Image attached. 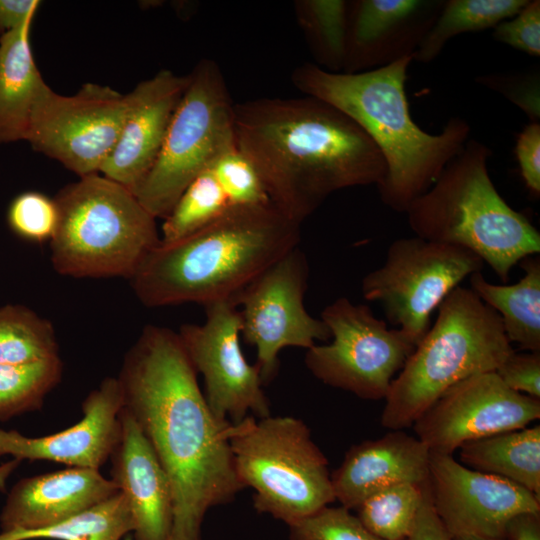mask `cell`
Instances as JSON below:
<instances>
[{"mask_svg": "<svg viewBox=\"0 0 540 540\" xmlns=\"http://www.w3.org/2000/svg\"><path fill=\"white\" fill-rule=\"evenodd\" d=\"M59 356L52 324L22 305L0 307V365Z\"/></svg>", "mask_w": 540, "mask_h": 540, "instance_id": "29", "label": "cell"}, {"mask_svg": "<svg viewBox=\"0 0 540 540\" xmlns=\"http://www.w3.org/2000/svg\"><path fill=\"white\" fill-rule=\"evenodd\" d=\"M476 82L496 91L514 103L529 117L530 122L540 123L538 73L482 75L476 78Z\"/></svg>", "mask_w": 540, "mask_h": 540, "instance_id": "36", "label": "cell"}, {"mask_svg": "<svg viewBox=\"0 0 540 540\" xmlns=\"http://www.w3.org/2000/svg\"><path fill=\"white\" fill-rule=\"evenodd\" d=\"M54 200L58 224L50 250L59 274L131 279L161 241L156 218L136 196L99 173L80 177Z\"/></svg>", "mask_w": 540, "mask_h": 540, "instance_id": "7", "label": "cell"}, {"mask_svg": "<svg viewBox=\"0 0 540 540\" xmlns=\"http://www.w3.org/2000/svg\"><path fill=\"white\" fill-rule=\"evenodd\" d=\"M515 155L529 193L540 196V123L530 122L518 134Z\"/></svg>", "mask_w": 540, "mask_h": 540, "instance_id": "39", "label": "cell"}, {"mask_svg": "<svg viewBox=\"0 0 540 540\" xmlns=\"http://www.w3.org/2000/svg\"><path fill=\"white\" fill-rule=\"evenodd\" d=\"M21 462L20 459L12 458L0 464V491L5 490L9 477L20 466Z\"/></svg>", "mask_w": 540, "mask_h": 540, "instance_id": "43", "label": "cell"}, {"mask_svg": "<svg viewBox=\"0 0 540 540\" xmlns=\"http://www.w3.org/2000/svg\"><path fill=\"white\" fill-rule=\"evenodd\" d=\"M431 452L416 436L390 430L384 436L364 440L346 452L331 473L335 500L355 510L370 495L406 483L425 484Z\"/></svg>", "mask_w": 540, "mask_h": 540, "instance_id": "22", "label": "cell"}, {"mask_svg": "<svg viewBox=\"0 0 540 540\" xmlns=\"http://www.w3.org/2000/svg\"><path fill=\"white\" fill-rule=\"evenodd\" d=\"M349 1L301 0L295 14L310 50L320 68L341 73L348 24Z\"/></svg>", "mask_w": 540, "mask_h": 540, "instance_id": "28", "label": "cell"}, {"mask_svg": "<svg viewBox=\"0 0 540 540\" xmlns=\"http://www.w3.org/2000/svg\"><path fill=\"white\" fill-rule=\"evenodd\" d=\"M123 540H133L131 534L127 535Z\"/></svg>", "mask_w": 540, "mask_h": 540, "instance_id": "45", "label": "cell"}, {"mask_svg": "<svg viewBox=\"0 0 540 540\" xmlns=\"http://www.w3.org/2000/svg\"><path fill=\"white\" fill-rule=\"evenodd\" d=\"M208 167L233 209L271 202L259 173L236 144L220 154Z\"/></svg>", "mask_w": 540, "mask_h": 540, "instance_id": "33", "label": "cell"}, {"mask_svg": "<svg viewBox=\"0 0 540 540\" xmlns=\"http://www.w3.org/2000/svg\"><path fill=\"white\" fill-rule=\"evenodd\" d=\"M491 155L468 139L405 214L415 236L473 252L506 283L516 264L540 252V233L499 194L488 171Z\"/></svg>", "mask_w": 540, "mask_h": 540, "instance_id": "5", "label": "cell"}, {"mask_svg": "<svg viewBox=\"0 0 540 540\" xmlns=\"http://www.w3.org/2000/svg\"><path fill=\"white\" fill-rule=\"evenodd\" d=\"M300 225L272 202L235 208L173 242H159L130 279L141 303L162 307L233 300L300 242Z\"/></svg>", "mask_w": 540, "mask_h": 540, "instance_id": "4", "label": "cell"}, {"mask_svg": "<svg viewBox=\"0 0 540 540\" xmlns=\"http://www.w3.org/2000/svg\"><path fill=\"white\" fill-rule=\"evenodd\" d=\"M117 378L123 408L170 480V540H201L207 512L244 489L229 444L231 423L210 410L179 334L169 328L146 326Z\"/></svg>", "mask_w": 540, "mask_h": 540, "instance_id": "1", "label": "cell"}, {"mask_svg": "<svg viewBox=\"0 0 540 540\" xmlns=\"http://www.w3.org/2000/svg\"><path fill=\"white\" fill-rule=\"evenodd\" d=\"M453 540H507V539L506 538H483V537L466 536V537L453 538Z\"/></svg>", "mask_w": 540, "mask_h": 540, "instance_id": "44", "label": "cell"}, {"mask_svg": "<svg viewBox=\"0 0 540 540\" xmlns=\"http://www.w3.org/2000/svg\"><path fill=\"white\" fill-rule=\"evenodd\" d=\"M483 266L465 248L417 236L399 238L390 244L383 265L362 279V295L378 302L388 322L417 346L445 297Z\"/></svg>", "mask_w": 540, "mask_h": 540, "instance_id": "10", "label": "cell"}, {"mask_svg": "<svg viewBox=\"0 0 540 540\" xmlns=\"http://www.w3.org/2000/svg\"><path fill=\"white\" fill-rule=\"evenodd\" d=\"M127 110V95L109 86L85 83L76 94L64 96L46 85L34 107L27 141L79 177L98 174Z\"/></svg>", "mask_w": 540, "mask_h": 540, "instance_id": "13", "label": "cell"}, {"mask_svg": "<svg viewBox=\"0 0 540 540\" xmlns=\"http://www.w3.org/2000/svg\"><path fill=\"white\" fill-rule=\"evenodd\" d=\"M60 356L13 365H0V420L38 410L60 382Z\"/></svg>", "mask_w": 540, "mask_h": 540, "instance_id": "30", "label": "cell"}, {"mask_svg": "<svg viewBox=\"0 0 540 540\" xmlns=\"http://www.w3.org/2000/svg\"><path fill=\"white\" fill-rule=\"evenodd\" d=\"M121 434L110 456L111 480L126 497L133 540H170L173 495L170 480L133 417L123 408Z\"/></svg>", "mask_w": 540, "mask_h": 540, "instance_id": "21", "label": "cell"}, {"mask_svg": "<svg viewBox=\"0 0 540 540\" xmlns=\"http://www.w3.org/2000/svg\"><path fill=\"white\" fill-rule=\"evenodd\" d=\"M321 319L330 342L306 350L307 369L324 384L361 399H385L416 344L400 329H389L370 307L346 297L327 305Z\"/></svg>", "mask_w": 540, "mask_h": 540, "instance_id": "11", "label": "cell"}, {"mask_svg": "<svg viewBox=\"0 0 540 540\" xmlns=\"http://www.w3.org/2000/svg\"><path fill=\"white\" fill-rule=\"evenodd\" d=\"M288 527L289 540H381L341 505L325 506Z\"/></svg>", "mask_w": 540, "mask_h": 540, "instance_id": "34", "label": "cell"}, {"mask_svg": "<svg viewBox=\"0 0 540 540\" xmlns=\"http://www.w3.org/2000/svg\"><path fill=\"white\" fill-rule=\"evenodd\" d=\"M234 106L218 64L201 60L189 74L157 159L135 193L156 219H165L191 181L235 146Z\"/></svg>", "mask_w": 540, "mask_h": 540, "instance_id": "9", "label": "cell"}, {"mask_svg": "<svg viewBox=\"0 0 540 540\" xmlns=\"http://www.w3.org/2000/svg\"><path fill=\"white\" fill-rule=\"evenodd\" d=\"M443 3V0L349 1L341 73L369 71L412 57Z\"/></svg>", "mask_w": 540, "mask_h": 540, "instance_id": "18", "label": "cell"}, {"mask_svg": "<svg viewBox=\"0 0 540 540\" xmlns=\"http://www.w3.org/2000/svg\"><path fill=\"white\" fill-rule=\"evenodd\" d=\"M229 444L258 513L290 525L336 501L328 460L301 419L247 416L231 423Z\"/></svg>", "mask_w": 540, "mask_h": 540, "instance_id": "8", "label": "cell"}, {"mask_svg": "<svg viewBox=\"0 0 540 540\" xmlns=\"http://www.w3.org/2000/svg\"><path fill=\"white\" fill-rule=\"evenodd\" d=\"M232 209L225 192L207 167L186 187L164 219L161 242H173L190 235Z\"/></svg>", "mask_w": 540, "mask_h": 540, "instance_id": "31", "label": "cell"}, {"mask_svg": "<svg viewBox=\"0 0 540 540\" xmlns=\"http://www.w3.org/2000/svg\"><path fill=\"white\" fill-rule=\"evenodd\" d=\"M123 394L118 378L107 377L82 403V418L71 427L28 437L0 428V457L46 460L68 467L100 470L110 459L121 434Z\"/></svg>", "mask_w": 540, "mask_h": 540, "instance_id": "17", "label": "cell"}, {"mask_svg": "<svg viewBox=\"0 0 540 540\" xmlns=\"http://www.w3.org/2000/svg\"><path fill=\"white\" fill-rule=\"evenodd\" d=\"M529 0H447L434 24L412 56L427 64L434 61L454 37L494 28L518 13Z\"/></svg>", "mask_w": 540, "mask_h": 540, "instance_id": "26", "label": "cell"}, {"mask_svg": "<svg viewBox=\"0 0 540 540\" xmlns=\"http://www.w3.org/2000/svg\"><path fill=\"white\" fill-rule=\"evenodd\" d=\"M189 75L163 69L127 95L121 132L100 173L134 195L152 169Z\"/></svg>", "mask_w": 540, "mask_h": 540, "instance_id": "19", "label": "cell"}, {"mask_svg": "<svg viewBox=\"0 0 540 540\" xmlns=\"http://www.w3.org/2000/svg\"><path fill=\"white\" fill-rule=\"evenodd\" d=\"M523 277L512 285H496L480 272L469 276L471 290L500 317L510 343L527 352H540V258L518 263Z\"/></svg>", "mask_w": 540, "mask_h": 540, "instance_id": "24", "label": "cell"}, {"mask_svg": "<svg viewBox=\"0 0 540 540\" xmlns=\"http://www.w3.org/2000/svg\"><path fill=\"white\" fill-rule=\"evenodd\" d=\"M31 22L0 36V143L27 141L34 107L47 85L32 55Z\"/></svg>", "mask_w": 540, "mask_h": 540, "instance_id": "23", "label": "cell"}, {"mask_svg": "<svg viewBox=\"0 0 540 540\" xmlns=\"http://www.w3.org/2000/svg\"><path fill=\"white\" fill-rule=\"evenodd\" d=\"M412 57L359 73H333L305 63L292 82L351 118L372 140L386 164L377 185L381 201L397 213L425 193L467 142L471 127L451 117L439 134L421 129L412 119L405 91Z\"/></svg>", "mask_w": 540, "mask_h": 540, "instance_id": "3", "label": "cell"}, {"mask_svg": "<svg viewBox=\"0 0 540 540\" xmlns=\"http://www.w3.org/2000/svg\"><path fill=\"white\" fill-rule=\"evenodd\" d=\"M493 39L533 57L540 55V1L529 0L515 15L493 28Z\"/></svg>", "mask_w": 540, "mask_h": 540, "instance_id": "37", "label": "cell"}, {"mask_svg": "<svg viewBox=\"0 0 540 540\" xmlns=\"http://www.w3.org/2000/svg\"><path fill=\"white\" fill-rule=\"evenodd\" d=\"M407 540H453L435 512L428 481L425 485L423 501Z\"/></svg>", "mask_w": 540, "mask_h": 540, "instance_id": "40", "label": "cell"}, {"mask_svg": "<svg viewBox=\"0 0 540 540\" xmlns=\"http://www.w3.org/2000/svg\"><path fill=\"white\" fill-rule=\"evenodd\" d=\"M540 418V399L508 388L496 372L450 389L412 425L431 453L453 455L464 443L521 429Z\"/></svg>", "mask_w": 540, "mask_h": 540, "instance_id": "15", "label": "cell"}, {"mask_svg": "<svg viewBox=\"0 0 540 540\" xmlns=\"http://www.w3.org/2000/svg\"><path fill=\"white\" fill-rule=\"evenodd\" d=\"M100 470L68 467L22 478L0 513L1 532L34 531L60 523L118 493Z\"/></svg>", "mask_w": 540, "mask_h": 540, "instance_id": "20", "label": "cell"}, {"mask_svg": "<svg viewBox=\"0 0 540 540\" xmlns=\"http://www.w3.org/2000/svg\"><path fill=\"white\" fill-rule=\"evenodd\" d=\"M428 485L435 512L452 538H506L515 516L540 514V498L529 490L470 469L453 455L431 453Z\"/></svg>", "mask_w": 540, "mask_h": 540, "instance_id": "16", "label": "cell"}, {"mask_svg": "<svg viewBox=\"0 0 540 540\" xmlns=\"http://www.w3.org/2000/svg\"><path fill=\"white\" fill-rule=\"evenodd\" d=\"M426 483H406L378 491L359 504L356 516L381 540H407L423 501Z\"/></svg>", "mask_w": 540, "mask_h": 540, "instance_id": "32", "label": "cell"}, {"mask_svg": "<svg viewBox=\"0 0 540 540\" xmlns=\"http://www.w3.org/2000/svg\"><path fill=\"white\" fill-rule=\"evenodd\" d=\"M133 530L134 520L128 501L119 491L109 499L47 528L0 531V540H123Z\"/></svg>", "mask_w": 540, "mask_h": 540, "instance_id": "27", "label": "cell"}, {"mask_svg": "<svg viewBox=\"0 0 540 540\" xmlns=\"http://www.w3.org/2000/svg\"><path fill=\"white\" fill-rule=\"evenodd\" d=\"M391 383L381 425L403 430L457 383L495 372L514 352L499 315L470 288H454Z\"/></svg>", "mask_w": 540, "mask_h": 540, "instance_id": "6", "label": "cell"}, {"mask_svg": "<svg viewBox=\"0 0 540 540\" xmlns=\"http://www.w3.org/2000/svg\"><path fill=\"white\" fill-rule=\"evenodd\" d=\"M464 466L514 482L540 498V425L464 443Z\"/></svg>", "mask_w": 540, "mask_h": 540, "instance_id": "25", "label": "cell"}, {"mask_svg": "<svg viewBox=\"0 0 540 540\" xmlns=\"http://www.w3.org/2000/svg\"><path fill=\"white\" fill-rule=\"evenodd\" d=\"M495 372L508 388L540 399V352L514 351Z\"/></svg>", "mask_w": 540, "mask_h": 540, "instance_id": "38", "label": "cell"}, {"mask_svg": "<svg viewBox=\"0 0 540 540\" xmlns=\"http://www.w3.org/2000/svg\"><path fill=\"white\" fill-rule=\"evenodd\" d=\"M309 266L299 246L293 248L252 280L233 299L241 317V336L257 351L256 365L263 384L278 373L279 354L285 347L308 350L317 341H329L322 319L304 305Z\"/></svg>", "mask_w": 540, "mask_h": 540, "instance_id": "12", "label": "cell"}, {"mask_svg": "<svg viewBox=\"0 0 540 540\" xmlns=\"http://www.w3.org/2000/svg\"><path fill=\"white\" fill-rule=\"evenodd\" d=\"M202 324H184L178 332L185 351L204 380L206 402L220 421L236 424L252 413L258 418L271 415L269 401L256 364L243 355L241 317L233 300L205 305Z\"/></svg>", "mask_w": 540, "mask_h": 540, "instance_id": "14", "label": "cell"}, {"mask_svg": "<svg viewBox=\"0 0 540 540\" xmlns=\"http://www.w3.org/2000/svg\"><path fill=\"white\" fill-rule=\"evenodd\" d=\"M507 540H540V514L523 513L507 526Z\"/></svg>", "mask_w": 540, "mask_h": 540, "instance_id": "42", "label": "cell"}, {"mask_svg": "<svg viewBox=\"0 0 540 540\" xmlns=\"http://www.w3.org/2000/svg\"><path fill=\"white\" fill-rule=\"evenodd\" d=\"M39 5L35 0H0V36L32 20Z\"/></svg>", "mask_w": 540, "mask_h": 540, "instance_id": "41", "label": "cell"}, {"mask_svg": "<svg viewBox=\"0 0 540 540\" xmlns=\"http://www.w3.org/2000/svg\"><path fill=\"white\" fill-rule=\"evenodd\" d=\"M11 230L29 241L51 240L58 224V209L54 198L39 192H24L16 196L7 212Z\"/></svg>", "mask_w": 540, "mask_h": 540, "instance_id": "35", "label": "cell"}, {"mask_svg": "<svg viewBox=\"0 0 540 540\" xmlns=\"http://www.w3.org/2000/svg\"><path fill=\"white\" fill-rule=\"evenodd\" d=\"M236 147L270 201L301 224L332 193L379 185L384 159L346 114L317 98H260L234 106Z\"/></svg>", "mask_w": 540, "mask_h": 540, "instance_id": "2", "label": "cell"}]
</instances>
